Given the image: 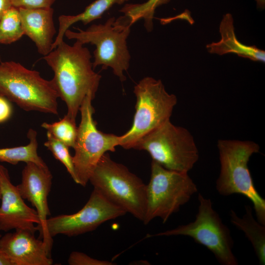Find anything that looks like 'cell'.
I'll return each mask as SVG.
<instances>
[{
    "label": "cell",
    "mask_w": 265,
    "mask_h": 265,
    "mask_svg": "<svg viewBox=\"0 0 265 265\" xmlns=\"http://www.w3.org/2000/svg\"><path fill=\"white\" fill-rule=\"evenodd\" d=\"M83 45L78 40L73 45L63 40L43 57L53 72L51 80L66 105L67 115L74 121L85 97L95 95L102 77L94 71L91 54Z\"/></svg>",
    "instance_id": "obj_1"
},
{
    "label": "cell",
    "mask_w": 265,
    "mask_h": 265,
    "mask_svg": "<svg viewBox=\"0 0 265 265\" xmlns=\"http://www.w3.org/2000/svg\"><path fill=\"white\" fill-rule=\"evenodd\" d=\"M220 173L216 189L223 196L241 194L252 203L258 221L265 225V200L256 190L248 168L250 157L260 146L250 140L220 139L217 142Z\"/></svg>",
    "instance_id": "obj_2"
},
{
    "label": "cell",
    "mask_w": 265,
    "mask_h": 265,
    "mask_svg": "<svg viewBox=\"0 0 265 265\" xmlns=\"http://www.w3.org/2000/svg\"><path fill=\"white\" fill-rule=\"evenodd\" d=\"M132 25L125 15L116 19L111 17L104 24H93L84 30L78 28L76 32L68 29L64 36L79 41L83 45H95L93 69L98 66H102L103 69L110 67L113 74L124 81L126 77L123 73L128 69L131 59L127 39Z\"/></svg>",
    "instance_id": "obj_3"
},
{
    "label": "cell",
    "mask_w": 265,
    "mask_h": 265,
    "mask_svg": "<svg viewBox=\"0 0 265 265\" xmlns=\"http://www.w3.org/2000/svg\"><path fill=\"white\" fill-rule=\"evenodd\" d=\"M0 95L26 111L58 113L59 97L51 80L19 62H0Z\"/></svg>",
    "instance_id": "obj_4"
},
{
    "label": "cell",
    "mask_w": 265,
    "mask_h": 265,
    "mask_svg": "<svg viewBox=\"0 0 265 265\" xmlns=\"http://www.w3.org/2000/svg\"><path fill=\"white\" fill-rule=\"evenodd\" d=\"M89 181L110 202L143 221L146 185L125 165L113 160L108 152L99 160Z\"/></svg>",
    "instance_id": "obj_5"
},
{
    "label": "cell",
    "mask_w": 265,
    "mask_h": 265,
    "mask_svg": "<svg viewBox=\"0 0 265 265\" xmlns=\"http://www.w3.org/2000/svg\"><path fill=\"white\" fill-rule=\"evenodd\" d=\"M132 149L145 150L165 168L182 172L188 173L199 157L191 133L170 119L139 139Z\"/></svg>",
    "instance_id": "obj_6"
},
{
    "label": "cell",
    "mask_w": 265,
    "mask_h": 265,
    "mask_svg": "<svg viewBox=\"0 0 265 265\" xmlns=\"http://www.w3.org/2000/svg\"><path fill=\"white\" fill-rule=\"evenodd\" d=\"M135 112L130 129L120 136L119 146L132 148L141 137L170 119L177 103V97L168 93L160 80L147 77L134 87Z\"/></svg>",
    "instance_id": "obj_7"
},
{
    "label": "cell",
    "mask_w": 265,
    "mask_h": 265,
    "mask_svg": "<svg viewBox=\"0 0 265 265\" xmlns=\"http://www.w3.org/2000/svg\"><path fill=\"white\" fill-rule=\"evenodd\" d=\"M198 191L188 173L167 169L154 160L149 183L146 185V204L143 222L148 224L156 217L163 223Z\"/></svg>",
    "instance_id": "obj_8"
},
{
    "label": "cell",
    "mask_w": 265,
    "mask_h": 265,
    "mask_svg": "<svg viewBox=\"0 0 265 265\" xmlns=\"http://www.w3.org/2000/svg\"><path fill=\"white\" fill-rule=\"evenodd\" d=\"M198 211L193 222L155 235H149L146 238L188 236L211 251L220 264L237 265L238 261L233 252L234 241L229 229L213 209L210 199L201 193L198 194Z\"/></svg>",
    "instance_id": "obj_9"
},
{
    "label": "cell",
    "mask_w": 265,
    "mask_h": 265,
    "mask_svg": "<svg viewBox=\"0 0 265 265\" xmlns=\"http://www.w3.org/2000/svg\"><path fill=\"white\" fill-rule=\"evenodd\" d=\"M95 96L89 93L80 106L81 119L74 147L75 155L72 157L76 183L83 186L89 182L101 157L109 151L115 152V147L120 144V136L98 130L93 116L95 110L92 101Z\"/></svg>",
    "instance_id": "obj_10"
},
{
    "label": "cell",
    "mask_w": 265,
    "mask_h": 265,
    "mask_svg": "<svg viewBox=\"0 0 265 265\" xmlns=\"http://www.w3.org/2000/svg\"><path fill=\"white\" fill-rule=\"evenodd\" d=\"M126 212L94 188L90 197L79 211L71 214H61L47 218L49 238L62 234L77 236L92 231L103 223L124 215Z\"/></svg>",
    "instance_id": "obj_11"
},
{
    "label": "cell",
    "mask_w": 265,
    "mask_h": 265,
    "mask_svg": "<svg viewBox=\"0 0 265 265\" xmlns=\"http://www.w3.org/2000/svg\"><path fill=\"white\" fill-rule=\"evenodd\" d=\"M53 176L48 167H42L33 162L26 163L22 172L21 183L16 186L24 200H26L37 212L40 224L37 225L40 238L51 253L53 240L47 234L46 221L51 215L48 202Z\"/></svg>",
    "instance_id": "obj_12"
},
{
    "label": "cell",
    "mask_w": 265,
    "mask_h": 265,
    "mask_svg": "<svg viewBox=\"0 0 265 265\" xmlns=\"http://www.w3.org/2000/svg\"><path fill=\"white\" fill-rule=\"evenodd\" d=\"M0 231L25 229L35 233L40 219L36 210L28 206L16 186L11 183L6 168L0 165Z\"/></svg>",
    "instance_id": "obj_13"
},
{
    "label": "cell",
    "mask_w": 265,
    "mask_h": 265,
    "mask_svg": "<svg viewBox=\"0 0 265 265\" xmlns=\"http://www.w3.org/2000/svg\"><path fill=\"white\" fill-rule=\"evenodd\" d=\"M0 248L14 265H51L53 261L43 240L25 229L7 233L0 238Z\"/></svg>",
    "instance_id": "obj_14"
},
{
    "label": "cell",
    "mask_w": 265,
    "mask_h": 265,
    "mask_svg": "<svg viewBox=\"0 0 265 265\" xmlns=\"http://www.w3.org/2000/svg\"><path fill=\"white\" fill-rule=\"evenodd\" d=\"M24 35L35 44L37 51L45 56L53 50V38L56 33L54 21V10L51 7L19 8Z\"/></svg>",
    "instance_id": "obj_15"
},
{
    "label": "cell",
    "mask_w": 265,
    "mask_h": 265,
    "mask_svg": "<svg viewBox=\"0 0 265 265\" xmlns=\"http://www.w3.org/2000/svg\"><path fill=\"white\" fill-rule=\"evenodd\" d=\"M219 32L221 39L206 46L209 53L218 55L232 53L254 61L265 62V51L256 46L242 44L238 39L231 14L226 13L223 16L219 26Z\"/></svg>",
    "instance_id": "obj_16"
},
{
    "label": "cell",
    "mask_w": 265,
    "mask_h": 265,
    "mask_svg": "<svg viewBox=\"0 0 265 265\" xmlns=\"http://www.w3.org/2000/svg\"><path fill=\"white\" fill-rule=\"evenodd\" d=\"M245 213L242 217H238L231 210L230 221L232 224L243 231L251 243L260 265L265 263V225L256 220L253 215L252 209L249 205L245 206Z\"/></svg>",
    "instance_id": "obj_17"
},
{
    "label": "cell",
    "mask_w": 265,
    "mask_h": 265,
    "mask_svg": "<svg viewBox=\"0 0 265 265\" xmlns=\"http://www.w3.org/2000/svg\"><path fill=\"white\" fill-rule=\"evenodd\" d=\"M129 0H96L84 10L76 15H62L58 17L59 28L55 38L53 50L63 41L65 31L73 24L81 22L86 25L91 22L101 18L103 14L115 4H121Z\"/></svg>",
    "instance_id": "obj_18"
},
{
    "label": "cell",
    "mask_w": 265,
    "mask_h": 265,
    "mask_svg": "<svg viewBox=\"0 0 265 265\" xmlns=\"http://www.w3.org/2000/svg\"><path fill=\"white\" fill-rule=\"evenodd\" d=\"M37 132L29 129L27 137L29 142L25 146L0 149V161L16 165L20 162H33L42 167H48L42 159L38 155Z\"/></svg>",
    "instance_id": "obj_19"
},
{
    "label": "cell",
    "mask_w": 265,
    "mask_h": 265,
    "mask_svg": "<svg viewBox=\"0 0 265 265\" xmlns=\"http://www.w3.org/2000/svg\"><path fill=\"white\" fill-rule=\"evenodd\" d=\"M171 0H148L141 3L125 4L120 10L128 17L132 25L142 19L148 32L153 29V19L157 7L168 3Z\"/></svg>",
    "instance_id": "obj_20"
},
{
    "label": "cell",
    "mask_w": 265,
    "mask_h": 265,
    "mask_svg": "<svg viewBox=\"0 0 265 265\" xmlns=\"http://www.w3.org/2000/svg\"><path fill=\"white\" fill-rule=\"evenodd\" d=\"M24 35L19 8L12 6L0 19V44H10Z\"/></svg>",
    "instance_id": "obj_21"
},
{
    "label": "cell",
    "mask_w": 265,
    "mask_h": 265,
    "mask_svg": "<svg viewBox=\"0 0 265 265\" xmlns=\"http://www.w3.org/2000/svg\"><path fill=\"white\" fill-rule=\"evenodd\" d=\"M41 127L68 147L74 148L78 127L76 121L71 119L67 114L59 121L53 123L44 122L41 124Z\"/></svg>",
    "instance_id": "obj_22"
},
{
    "label": "cell",
    "mask_w": 265,
    "mask_h": 265,
    "mask_svg": "<svg viewBox=\"0 0 265 265\" xmlns=\"http://www.w3.org/2000/svg\"><path fill=\"white\" fill-rule=\"evenodd\" d=\"M47 140L44 143V146L49 150L53 157L59 160L66 168L68 172L76 183V178L73 158L69 151V147L60 141L50 132L47 133Z\"/></svg>",
    "instance_id": "obj_23"
},
{
    "label": "cell",
    "mask_w": 265,
    "mask_h": 265,
    "mask_svg": "<svg viewBox=\"0 0 265 265\" xmlns=\"http://www.w3.org/2000/svg\"><path fill=\"white\" fill-rule=\"evenodd\" d=\"M70 265H112L114 264L107 261L100 260L91 258L80 252L73 251L68 259Z\"/></svg>",
    "instance_id": "obj_24"
},
{
    "label": "cell",
    "mask_w": 265,
    "mask_h": 265,
    "mask_svg": "<svg viewBox=\"0 0 265 265\" xmlns=\"http://www.w3.org/2000/svg\"><path fill=\"white\" fill-rule=\"evenodd\" d=\"M56 0H10L16 8H39L51 7Z\"/></svg>",
    "instance_id": "obj_25"
},
{
    "label": "cell",
    "mask_w": 265,
    "mask_h": 265,
    "mask_svg": "<svg viewBox=\"0 0 265 265\" xmlns=\"http://www.w3.org/2000/svg\"><path fill=\"white\" fill-rule=\"evenodd\" d=\"M12 113V108L9 100L0 95V123L8 120Z\"/></svg>",
    "instance_id": "obj_26"
},
{
    "label": "cell",
    "mask_w": 265,
    "mask_h": 265,
    "mask_svg": "<svg viewBox=\"0 0 265 265\" xmlns=\"http://www.w3.org/2000/svg\"><path fill=\"white\" fill-rule=\"evenodd\" d=\"M0 265H14L8 255L0 248Z\"/></svg>",
    "instance_id": "obj_27"
},
{
    "label": "cell",
    "mask_w": 265,
    "mask_h": 265,
    "mask_svg": "<svg viewBox=\"0 0 265 265\" xmlns=\"http://www.w3.org/2000/svg\"><path fill=\"white\" fill-rule=\"evenodd\" d=\"M12 6L10 0H0V19L5 12Z\"/></svg>",
    "instance_id": "obj_28"
},
{
    "label": "cell",
    "mask_w": 265,
    "mask_h": 265,
    "mask_svg": "<svg viewBox=\"0 0 265 265\" xmlns=\"http://www.w3.org/2000/svg\"><path fill=\"white\" fill-rule=\"evenodd\" d=\"M257 7L261 9H264L265 6V0H256Z\"/></svg>",
    "instance_id": "obj_29"
},
{
    "label": "cell",
    "mask_w": 265,
    "mask_h": 265,
    "mask_svg": "<svg viewBox=\"0 0 265 265\" xmlns=\"http://www.w3.org/2000/svg\"><path fill=\"white\" fill-rule=\"evenodd\" d=\"M1 199V190H0V200Z\"/></svg>",
    "instance_id": "obj_30"
},
{
    "label": "cell",
    "mask_w": 265,
    "mask_h": 265,
    "mask_svg": "<svg viewBox=\"0 0 265 265\" xmlns=\"http://www.w3.org/2000/svg\"><path fill=\"white\" fill-rule=\"evenodd\" d=\"M0 62H1V58H0Z\"/></svg>",
    "instance_id": "obj_31"
},
{
    "label": "cell",
    "mask_w": 265,
    "mask_h": 265,
    "mask_svg": "<svg viewBox=\"0 0 265 265\" xmlns=\"http://www.w3.org/2000/svg\"><path fill=\"white\" fill-rule=\"evenodd\" d=\"M1 237V235L0 234V238Z\"/></svg>",
    "instance_id": "obj_32"
}]
</instances>
